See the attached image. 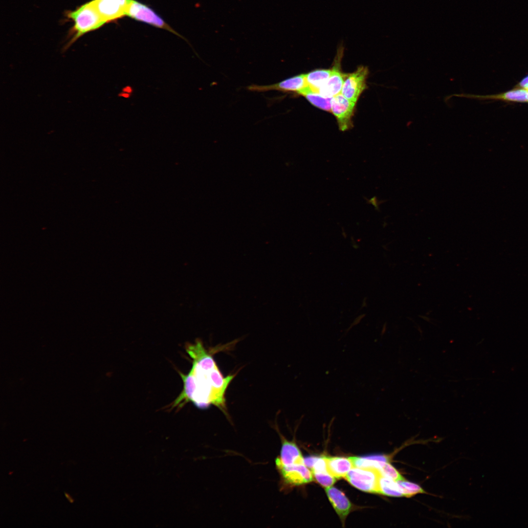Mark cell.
I'll list each match as a JSON object with an SVG mask.
<instances>
[{"instance_id":"cell-1","label":"cell","mask_w":528,"mask_h":528,"mask_svg":"<svg viewBox=\"0 0 528 528\" xmlns=\"http://www.w3.org/2000/svg\"><path fill=\"white\" fill-rule=\"evenodd\" d=\"M185 350L192 359V366L188 374L179 373L183 388L178 396L179 401L184 404L191 402L200 409L213 405L228 418L225 394L235 374L224 376L211 352L205 349L199 339L187 344Z\"/></svg>"},{"instance_id":"cell-2","label":"cell","mask_w":528,"mask_h":528,"mask_svg":"<svg viewBox=\"0 0 528 528\" xmlns=\"http://www.w3.org/2000/svg\"><path fill=\"white\" fill-rule=\"evenodd\" d=\"M68 16L74 21L75 34L65 46L64 51L66 50L76 40L85 33L95 30L106 23L99 14L92 1L70 12Z\"/></svg>"},{"instance_id":"cell-3","label":"cell","mask_w":528,"mask_h":528,"mask_svg":"<svg viewBox=\"0 0 528 528\" xmlns=\"http://www.w3.org/2000/svg\"><path fill=\"white\" fill-rule=\"evenodd\" d=\"M380 471L375 468L353 467L345 478L352 486L362 491L378 493Z\"/></svg>"},{"instance_id":"cell-4","label":"cell","mask_w":528,"mask_h":528,"mask_svg":"<svg viewBox=\"0 0 528 528\" xmlns=\"http://www.w3.org/2000/svg\"><path fill=\"white\" fill-rule=\"evenodd\" d=\"M125 16L154 26L166 29L175 34H177L153 9L137 0H128L125 11Z\"/></svg>"},{"instance_id":"cell-5","label":"cell","mask_w":528,"mask_h":528,"mask_svg":"<svg viewBox=\"0 0 528 528\" xmlns=\"http://www.w3.org/2000/svg\"><path fill=\"white\" fill-rule=\"evenodd\" d=\"M367 67L359 66L344 80L341 93L348 100L356 103L361 93L367 88Z\"/></svg>"},{"instance_id":"cell-6","label":"cell","mask_w":528,"mask_h":528,"mask_svg":"<svg viewBox=\"0 0 528 528\" xmlns=\"http://www.w3.org/2000/svg\"><path fill=\"white\" fill-rule=\"evenodd\" d=\"M344 47L341 44L337 49L334 64L330 75L326 83L319 89V93L323 96L332 98L341 92L344 78L346 75L340 69V62L343 55Z\"/></svg>"},{"instance_id":"cell-7","label":"cell","mask_w":528,"mask_h":528,"mask_svg":"<svg viewBox=\"0 0 528 528\" xmlns=\"http://www.w3.org/2000/svg\"><path fill=\"white\" fill-rule=\"evenodd\" d=\"M355 103L345 98L341 93L332 97L331 111L336 117L341 131H346L352 127V117Z\"/></svg>"},{"instance_id":"cell-8","label":"cell","mask_w":528,"mask_h":528,"mask_svg":"<svg viewBox=\"0 0 528 528\" xmlns=\"http://www.w3.org/2000/svg\"><path fill=\"white\" fill-rule=\"evenodd\" d=\"M308 86L305 74L289 78L280 82L269 85H252L247 87L249 90L264 92L277 90L284 92H294L298 94Z\"/></svg>"},{"instance_id":"cell-9","label":"cell","mask_w":528,"mask_h":528,"mask_svg":"<svg viewBox=\"0 0 528 528\" xmlns=\"http://www.w3.org/2000/svg\"><path fill=\"white\" fill-rule=\"evenodd\" d=\"M283 481L287 484L299 485L311 482L313 475L311 471L305 464H294L290 465H276Z\"/></svg>"},{"instance_id":"cell-10","label":"cell","mask_w":528,"mask_h":528,"mask_svg":"<svg viewBox=\"0 0 528 528\" xmlns=\"http://www.w3.org/2000/svg\"><path fill=\"white\" fill-rule=\"evenodd\" d=\"M128 0H93L96 9L103 20L109 22L125 16Z\"/></svg>"},{"instance_id":"cell-11","label":"cell","mask_w":528,"mask_h":528,"mask_svg":"<svg viewBox=\"0 0 528 528\" xmlns=\"http://www.w3.org/2000/svg\"><path fill=\"white\" fill-rule=\"evenodd\" d=\"M327 496L343 524L352 509V505L341 491L334 487H326Z\"/></svg>"},{"instance_id":"cell-12","label":"cell","mask_w":528,"mask_h":528,"mask_svg":"<svg viewBox=\"0 0 528 528\" xmlns=\"http://www.w3.org/2000/svg\"><path fill=\"white\" fill-rule=\"evenodd\" d=\"M276 465H290L294 464H304L301 452L293 441L282 439L280 455L275 460Z\"/></svg>"},{"instance_id":"cell-13","label":"cell","mask_w":528,"mask_h":528,"mask_svg":"<svg viewBox=\"0 0 528 528\" xmlns=\"http://www.w3.org/2000/svg\"><path fill=\"white\" fill-rule=\"evenodd\" d=\"M328 472L336 479L345 478L353 467L350 458L324 457Z\"/></svg>"},{"instance_id":"cell-14","label":"cell","mask_w":528,"mask_h":528,"mask_svg":"<svg viewBox=\"0 0 528 528\" xmlns=\"http://www.w3.org/2000/svg\"><path fill=\"white\" fill-rule=\"evenodd\" d=\"M299 94L304 97L313 105L328 111H331L332 98L323 96L319 92L312 91L308 86L301 91Z\"/></svg>"},{"instance_id":"cell-15","label":"cell","mask_w":528,"mask_h":528,"mask_svg":"<svg viewBox=\"0 0 528 528\" xmlns=\"http://www.w3.org/2000/svg\"><path fill=\"white\" fill-rule=\"evenodd\" d=\"M331 69H317L306 74L308 85L313 91L319 92V89L328 81Z\"/></svg>"},{"instance_id":"cell-16","label":"cell","mask_w":528,"mask_h":528,"mask_svg":"<svg viewBox=\"0 0 528 528\" xmlns=\"http://www.w3.org/2000/svg\"><path fill=\"white\" fill-rule=\"evenodd\" d=\"M378 494L392 496H403L396 481L383 476L381 473L378 480Z\"/></svg>"},{"instance_id":"cell-17","label":"cell","mask_w":528,"mask_h":528,"mask_svg":"<svg viewBox=\"0 0 528 528\" xmlns=\"http://www.w3.org/2000/svg\"><path fill=\"white\" fill-rule=\"evenodd\" d=\"M485 98L518 102H528V89L519 88L503 93L486 96Z\"/></svg>"},{"instance_id":"cell-18","label":"cell","mask_w":528,"mask_h":528,"mask_svg":"<svg viewBox=\"0 0 528 528\" xmlns=\"http://www.w3.org/2000/svg\"><path fill=\"white\" fill-rule=\"evenodd\" d=\"M349 458L352 462L353 467L356 468H375L379 470L386 462L372 459L368 456Z\"/></svg>"},{"instance_id":"cell-19","label":"cell","mask_w":528,"mask_h":528,"mask_svg":"<svg viewBox=\"0 0 528 528\" xmlns=\"http://www.w3.org/2000/svg\"><path fill=\"white\" fill-rule=\"evenodd\" d=\"M398 483L403 496L411 497L418 493H424L425 491L418 484L403 480L396 481Z\"/></svg>"},{"instance_id":"cell-20","label":"cell","mask_w":528,"mask_h":528,"mask_svg":"<svg viewBox=\"0 0 528 528\" xmlns=\"http://www.w3.org/2000/svg\"><path fill=\"white\" fill-rule=\"evenodd\" d=\"M381 474L395 481L403 480L404 478L399 472L389 462H386L379 470Z\"/></svg>"},{"instance_id":"cell-21","label":"cell","mask_w":528,"mask_h":528,"mask_svg":"<svg viewBox=\"0 0 528 528\" xmlns=\"http://www.w3.org/2000/svg\"><path fill=\"white\" fill-rule=\"evenodd\" d=\"M312 474L316 481L325 487L331 486L336 481V478L329 472L312 473Z\"/></svg>"},{"instance_id":"cell-22","label":"cell","mask_w":528,"mask_h":528,"mask_svg":"<svg viewBox=\"0 0 528 528\" xmlns=\"http://www.w3.org/2000/svg\"><path fill=\"white\" fill-rule=\"evenodd\" d=\"M318 457V456H309L304 458L305 465L311 470Z\"/></svg>"},{"instance_id":"cell-23","label":"cell","mask_w":528,"mask_h":528,"mask_svg":"<svg viewBox=\"0 0 528 528\" xmlns=\"http://www.w3.org/2000/svg\"><path fill=\"white\" fill-rule=\"evenodd\" d=\"M366 200L368 204H372L375 207V210L377 211L379 210L378 206L380 204V203L382 202H380V201H379L377 199L376 197L374 196L373 198L369 199L366 198Z\"/></svg>"},{"instance_id":"cell-24","label":"cell","mask_w":528,"mask_h":528,"mask_svg":"<svg viewBox=\"0 0 528 528\" xmlns=\"http://www.w3.org/2000/svg\"><path fill=\"white\" fill-rule=\"evenodd\" d=\"M365 314H362L357 317L354 319L353 323L351 324L349 329L347 330V331H349L352 328L358 324L361 321V320L365 316Z\"/></svg>"},{"instance_id":"cell-25","label":"cell","mask_w":528,"mask_h":528,"mask_svg":"<svg viewBox=\"0 0 528 528\" xmlns=\"http://www.w3.org/2000/svg\"><path fill=\"white\" fill-rule=\"evenodd\" d=\"M519 86L522 88L528 89V75L520 81Z\"/></svg>"},{"instance_id":"cell-26","label":"cell","mask_w":528,"mask_h":528,"mask_svg":"<svg viewBox=\"0 0 528 528\" xmlns=\"http://www.w3.org/2000/svg\"><path fill=\"white\" fill-rule=\"evenodd\" d=\"M64 494H65V496L66 498V499L68 500V501L70 503L72 504V503H73L74 502V501H75L74 499L72 498V497L69 493H68L67 492H65Z\"/></svg>"},{"instance_id":"cell-27","label":"cell","mask_w":528,"mask_h":528,"mask_svg":"<svg viewBox=\"0 0 528 528\" xmlns=\"http://www.w3.org/2000/svg\"><path fill=\"white\" fill-rule=\"evenodd\" d=\"M132 88L131 87L127 86L122 89V91L131 94L132 92Z\"/></svg>"},{"instance_id":"cell-28","label":"cell","mask_w":528,"mask_h":528,"mask_svg":"<svg viewBox=\"0 0 528 528\" xmlns=\"http://www.w3.org/2000/svg\"><path fill=\"white\" fill-rule=\"evenodd\" d=\"M130 94H129V93H126V92H125L123 91L122 92L120 93L119 94V96H120L121 97H123L124 98H129L130 96Z\"/></svg>"},{"instance_id":"cell-29","label":"cell","mask_w":528,"mask_h":528,"mask_svg":"<svg viewBox=\"0 0 528 528\" xmlns=\"http://www.w3.org/2000/svg\"><path fill=\"white\" fill-rule=\"evenodd\" d=\"M366 299H367L366 297H365V298H364L363 299V300L362 303V308H365V307H367V304Z\"/></svg>"}]
</instances>
